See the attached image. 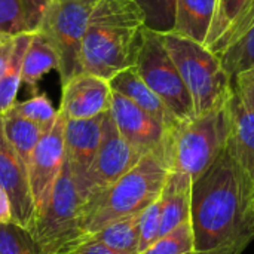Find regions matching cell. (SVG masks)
Returning a JSON list of instances; mask_svg holds the SVG:
<instances>
[{"label": "cell", "instance_id": "1", "mask_svg": "<svg viewBox=\"0 0 254 254\" xmlns=\"http://www.w3.org/2000/svg\"><path fill=\"white\" fill-rule=\"evenodd\" d=\"M254 186L228 149L192 183L195 254H241L254 238Z\"/></svg>", "mask_w": 254, "mask_h": 254}, {"label": "cell", "instance_id": "2", "mask_svg": "<svg viewBox=\"0 0 254 254\" xmlns=\"http://www.w3.org/2000/svg\"><path fill=\"white\" fill-rule=\"evenodd\" d=\"M144 27V13L134 0H97L83 36V71L110 80L134 67Z\"/></svg>", "mask_w": 254, "mask_h": 254}, {"label": "cell", "instance_id": "3", "mask_svg": "<svg viewBox=\"0 0 254 254\" xmlns=\"http://www.w3.org/2000/svg\"><path fill=\"white\" fill-rule=\"evenodd\" d=\"M168 173L164 156L143 155L118 182L83 202L82 240L113 220L141 213L159 198Z\"/></svg>", "mask_w": 254, "mask_h": 254}, {"label": "cell", "instance_id": "4", "mask_svg": "<svg viewBox=\"0 0 254 254\" xmlns=\"http://www.w3.org/2000/svg\"><path fill=\"white\" fill-rule=\"evenodd\" d=\"M229 129L228 104L180 122L170 131L165 156L168 170L195 182L226 149Z\"/></svg>", "mask_w": 254, "mask_h": 254}, {"label": "cell", "instance_id": "5", "mask_svg": "<svg viewBox=\"0 0 254 254\" xmlns=\"http://www.w3.org/2000/svg\"><path fill=\"white\" fill-rule=\"evenodd\" d=\"M161 37L190 94L195 115L226 106L232 95V79L219 55L205 45L173 31L161 33Z\"/></svg>", "mask_w": 254, "mask_h": 254}, {"label": "cell", "instance_id": "6", "mask_svg": "<svg viewBox=\"0 0 254 254\" xmlns=\"http://www.w3.org/2000/svg\"><path fill=\"white\" fill-rule=\"evenodd\" d=\"M83 199L64 161L45 211L36 219L31 235L40 254H65L83 237Z\"/></svg>", "mask_w": 254, "mask_h": 254}, {"label": "cell", "instance_id": "7", "mask_svg": "<svg viewBox=\"0 0 254 254\" xmlns=\"http://www.w3.org/2000/svg\"><path fill=\"white\" fill-rule=\"evenodd\" d=\"M134 67L179 122L195 116L190 94L162 42L161 33L147 27L143 28Z\"/></svg>", "mask_w": 254, "mask_h": 254}, {"label": "cell", "instance_id": "8", "mask_svg": "<svg viewBox=\"0 0 254 254\" xmlns=\"http://www.w3.org/2000/svg\"><path fill=\"white\" fill-rule=\"evenodd\" d=\"M92 4L91 1H52L37 30L57 52L61 86L83 71L82 46Z\"/></svg>", "mask_w": 254, "mask_h": 254}, {"label": "cell", "instance_id": "9", "mask_svg": "<svg viewBox=\"0 0 254 254\" xmlns=\"http://www.w3.org/2000/svg\"><path fill=\"white\" fill-rule=\"evenodd\" d=\"M141 156L143 155L121 135L110 113L106 112L101 141L88 174L83 202L118 182L140 161Z\"/></svg>", "mask_w": 254, "mask_h": 254}, {"label": "cell", "instance_id": "10", "mask_svg": "<svg viewBox=\"0 0 254 254\" xmlns=\"http://www.w3.org/2000/svg\"><path fill=\"white\" fill-rule=\"evenodd\" d=\"M229 138L226 149L254 186V79L241 73L232 80Z\"/></svg>", "mask_w": 254, "mask_h": 254}, {"label": "cell", "instance_id": "11", "mask_svg": "<svg viewBox=\"0 0 254 254\" xmlns=\"http://www.w3.org/2000/svg\"><path fill=\"white\" fill-rule=\"evenodd\" d=\"M65 121L67 119L58 112L57 122L49 131L43 132L31 155V161L28 165V180L37 217L45 211L65 161Z\"/></svg>", "mask_w": 254, "mask_h": 254}, {"label": "cell", "instance_id": "12", "mask_svg": "<svg viewBox=\"0 0 254 254\" xmlns=\"http://www.w3.org/2000/svg\"><path fill=\"white\" fill-rule=\"evenodd\" d=\"M109 113L121 135L135 150L141 155L158 153L165 159L170 131L161 122L115 91H112Z\"/></svg>", "mask_w": 254, "mask_h": 254}, {"label": "cell", "instance_id": "13", "mask_svg": "<svg viewBox=\"0 0 254 254\" xmlns=\"http://www.w3.org/2000/svg\"><path fill=\"white\" fill-rule=\"evenodd\" d=\"M0 186L10 201L12 222L31 232L37 211L30 188L28 171L7 143L0 119Z\"/></svg>", "mask_w": 254, "mask_h": 254}, {"label": "cell", "instance_id": "14", "mask_svg": "<svg viewBox=\"0 0 254 254\" xmlns=\"http://www.w3.org/2000/svg\"><path fill=\"white\" fill-rule=\"evenodd\" d=\"M104 115L106 113L89 119L65 121V129H64L65 161L70 167L73 180L76 183V189L82 196V199L85 198L88 174L94 164L101 141Z\"/></svg>", "mask_w": 254, "mask_h": 254}, {"label": "cell", "instance_id": "15", "mask_svg": "<svg viewBox=\"0 0 254 254\" xmlns=\"http://www.w3.org/2000/svg\"><path fill=\"white\" fill-rule=\"evenodd\" d=\"M112 88L109 80L89 74L79 73L63 85L60 113L67 119H89L109 112Z\"/></svg>", "mask_w": 254, "mask_h": 254}, {"label": "cell", "instance_id": "16", "mask_svg": "<svg viewBox=\"0 0 254 254\" xmlns=\"http://www.w3.org/2000/svg\"><path fill=\"white\" fill-rule=\"evenodd\" d=\"M254 22V0H216L205 46L220 55Z\"/></svg>", "mask_w": 254, "mask_h": 254}, {"label": "cell", "instance_id": "17", "mask_svg": "<svg viewBox=\"0 0 254 254\" xmlns=\"http://www.w3.org/2000/svg\"><path fill=\"white\" fill-rule=\"evenodd\" d=\"M109 85L112 91L119 92L128 100H131L134 104H137L140 109H143L146 113L161 122L168 131L174 129L180 124L165 106V103L144 83L135 67H129L119 71L109 80Z\"/></svg>", "mask_w": 254, "mask_h": 254}, {"label": "cell", "instance_id": "18", "mask_svg": "<svg viewBox=\"0 0 254 254\" xmlns=\"http://www.w3.org/2000/svg\"><path fill=\"white\" fill-rule=\"evenodd\" d=\"M192 179L185 174L168 173L161 192V231L159 237L190 219Z\"/></svg>", "mask_w": 254, "mask_h": 254}, {"label": "cell", "instance_id": "19", "mask_svg": "<svg viewBox=\"0 0 254 254\" xmlns=\"http://www.w3.org/2000/svg\"><path fill=\"white\" fill-rule=\"evenodd\" d=\"M216 0H176V24L173 33L205 43Z\"/></svg>", "mask_w": 254, "mask_h": 254}, {"label": "cell", "instance_id": "20", "mask_svg": "<svg viewBox=\"0 0 254 254\" xmlns=\"http://www.w3.org/2000/svg\"><path fill=\"white\" fill-rule=\"evenodd\" d=\"M83 241L100 243L118 254H140V213L113 220L80 243Z\"/></svg>", "mask_w": 254, "mask_h": 254}, {"label": "cell", "instance_id": "21", "mask_svg": "<svg viewBox=\"0 0 254 254\" xmlns=\"http://www.w3.org/2000/svg\"><path fill=\"white\" fill-rule=\"evenodd\" d=\"M0 119L3 134L7 143L12 146V149L15 150V153L18 155V158L28 171L31 155L43 135L42 129L28 119H25L24 116H21L13 107L9 109L4 115H1Z\"/></svg>", "mask_w": 254, "mask_h": 254}, {"label": "cell", "instance_id": "22", "mask_svg": "<svg viewBox=\"0 0 254 254\" xmlns=\"http://www.w3.org/2000/svg\"><path fill=\"white\" fill-rule=\"evenodd\" d=\"M58 68V57L52 45L39 33L33 34V39L25 51L21 83H24L34 95L40 79L51 70Z\"/></svg>", "mask_w": 254, "mask_h": 254}, {"label": "cell", "instance_id": "23", "mask_svg": "<svg viewBox=\"0 0 254 254\" xmlns=\"http://www.w3.org/2000/svg\"><path fill=\"white\" fill-rule=\"evenodd\" d=\"M33 34L34 33L25 31L15 36V46H13L10 63L7 65V70L0 79V116L4 115L9 109H12L13 104L16 103V95L21 85L24 55L33 39Z\"/></svg>", "mask_w": 254, "mask_h": 254}, {"label": "cell", "instance_id": "24", "mask_svg": "<svg viewBox=\"0 0 254 254\" xmlns=\"http://www.w3.org/2000/svg\"><path fill=\"white\" fill-rule=\"evenodd\" d=\"M223 68L234 80L254 67V22L219 55Z\"/></svg>", "mask_w": 254, "mask_h": 254}, {"label": "cell", "instance_id": "25", "mask_svg": "<svg viewBox=\"0 0 254 254\" xmlns=\"http://www.w3.org/2000/svg\"><path fill=\"white\" fill-rule=\"evenodd\" d=\"M193 252V235L190 220L161 235L140 254H185Z\"/></svg>", "mask_w": 254, "mask_h": 254}, {"label": "cell", "instance_id": "26", "mask_svg": "<svg viewBox=\"0 0 254 254\" xmlns=\"http://www.w3.org/2000/svg\"><path fill=\"white\" fill-rule=\"evenodd\" d=\"M144 13L146 27L156 33H170L176 24V0H134Z\"/></svg>", "mask_w": 254, "mask_h": 254}, {"label": "cell", "instance_id": "27", "mask_svg": "<svg viewBox=\"0 0 254 254\" xmlns=\"http://www.w3.org/2000/svg\"><path fill=\"white\" fill-rule=\"evenodd\" d=\"M13 109L21 116H24L25 119H28L30 122L37 125L42 129V132L49 131L58 118V110L54 109V106H52L51 100L46 97V94H36L34 97H31L27 101L15 103Z\"/></svg>", "mask_w": 254, "mask_h": 254}, {"label": "cell", "instance_id": "28", "mask_svg": "<svg viewBox=\"0 0 254 254\" xmlns=\"http://www.w3.org/2000/svg\"><path fill=\"white\" fill-rule=\"evenodd\" d=\"M0 254H40L30 231L13 222L0 223Z\"/></svg>", "mask_w": 254, "mask_h": 254}, {"label": "cell", "instance_id": "29", "mask_svg": "<svg viewBox=\"0 0 254 254\" xmlns=\"http://www.w3.org/2000/svg\"><path fill=\"white\" fill-rule=\"evenodd\" d=\"M159 231H161V199L158 198L140 213V246H138L140 253L159 238Z\"/></svg>", "mask_w": 254, "mask_h": 254}, {"label": "cell", "instance_id": "30", "mask_svg": "<svg viewBox=\"0 0 254 254\" xmlns=\"http://www.w3.org/2000/svg\"><path fill=\"white\" fill-rule=\"evenodd\" d=\"M24 9L21 0H0V36L25 33Z\"/></svg>", "mask_w": 254, "mask_h": 254}, {"label": "cell", "instance_id": "31", "mask_svg": "<svg viewBox=\"0 0 254 254\" xmlns=\"http://www.w3.org/2000/svg\"><path fill=\"white\" fill-rule=\"evenodd\" d=\"M24 9L25 28L30 33H36L42 24V19L54 0H21Z\"/></svg>", "mask_w": 254, "mask_h": 254}, {"label": "cell", "instance_id": "32", "mask_svg": "<svg viewBox=\"0 0 254 254\" xmlns=\"http://www.w3.org/2000/svg\"><path fill=\"white\" fill-rule=\"evenodd\" d=\"M13 46H15V36L10 34L0 36V79L7 70V65L13 54Z\"/></svg>", "mask_w": 254, "mask_h": 254}, {"label": "cell", "instance_id": "33", "mask_svg": "<svg viewBox=\"0 0 254 254\" xmlns=\"http://www.w3.org/2000/svg\"><path fill=\"white\" fill-rule=\"evenodd\" d=\"M65 254H118L113 252L112 249L100 244V243H94V241H83L77 246H74L73 249H70Z\"/></svg>", "mask_w": 254, "mask_h": 254}, {"label": "cell", "instance_id": "34", "mask_svg": "<svg viewBox=\"0 0 254 254\" xmlns=\"http://www.w3.org/2000/svg\"><path fill=\"white\" fill-rule=\"evenodd\" d=\"M9 222H12L10 201L4 189L0 186V223H9Z\"/></svg>", "mask_w": 254, "mask_h": 254}, {"label": "cell", "instance_id": "35", "mask_svg": "<svg viewBox=\"0 0 254 254\" xmlns=\"http://www.w3.org/2000/svg\"><path fill=\"white\" fill-rule=\"evenodd\" d=\"M54 1H91V3H95L97 0H54Z\"/></svg>", "mask_w": 254, "mask_h": 254}, {"label": "cell", "instance_id": "36", "mask_svg": "<svg viewBox=\"0 0 254 254\" xmlns=\"http://www.w3.org/2000/svg\"><path fill=\"white\" fill-rule=\"evenodd\" d=\"M246 73H249V74H250V76H252V77L254 79V67H253V68H250L249 71H246Z\"/></svg>", "mask_w": 254, "mask_h": 254}, {"label": "cell", "instance_id": "37", "mask_svg": "<svg viewBox=\"0 0 254 254\" xmlns=\"http://www.w3.org/2000/svg\"><path fill=\"white\" fill-rule=\"evenodd\" d=\"M252 208H253V219H254V196H253V202H252Z\"/></svg>", "mask_w": 254, "mask_h": 254}, {"label": "cell", "instance_id": "38", "mask_svg": "<svg viewBox=\"0 0 254 254\" xmlns=\"http://www.w3.org/2000/svg\"><path fill=\"white\" fill-rule=\"evenodd\" d=\"M185 254H195L193 252H190V253H185Z\"/></svg>", "mask_w": 254, "mask_h": 254}]
</instances>
